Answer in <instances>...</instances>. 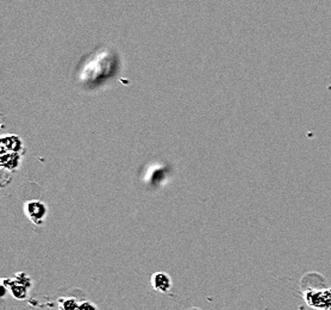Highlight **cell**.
<instances>
[{
    "label": "cell",
    "mask_w": 331,
    "mask_h": 310,
    "mask_svg": "<svg viewBox=\"0 0 331 310\" xmlns=\"http://www.w3.org/2000/svg\"><path fill=\"white\" fill-rule=\"evenodd\" d=\"M304 298L309 307L318 310H331V287L321 290H306Z\"/></svg>",
    "instance_id": "6da1fadb"
},
{
    "label": "cell",
    "mask_w": 331,
    "mask_h": 310,
    "mask_svg": "<svg viewBox=\"0 0 331 310\" xmlns=\"http://www.w3.org/2000/svg\"><path fill=\"white\" fill-rule=\"evenodd\" d=\"M59 306H60V310H79L80 303H79L75 298L69 297V298H61V300H59Z\"/></svg>",
    "instance_id": "5b68a950"
},
{
    "label": "cell",
    "mask_w": 331,
    "mask_h": 310,
    "mask_svg": "<svg viewBox=\"0 0 331 310\" xmlns=\"http://www.w3.org/2000/svg\"><path fill=\"white\" fill-rule=\"evenodd\" d=\"M79 310H97V307H95L92 302L85 301L83 303H80Z\"/></svg>",
    "instance_id": "52a82bcc"
},
{
    "label": "cell",
    "mask_w": 331,
    "mask_h": 310,
    "mask_svg": "<svg viewBox=\"0 0 331 310\" xmlns=\"http://www.w3.org/2000/svg\"><path fill=\"white\" fill-rule=\"evenodd\" d=\"M24 211H25L26 217L36 226H42L48 215V208L41 201L26 202L24 205Z\"/></svg>",
    "instance_id": "7a4b0ae2"
},
{
    "label": "cell",
    "mask_w": 331,
    "mask_h": 310,
    "mask_svg": "<svg viewBox=\"0 0 331 310\" xmlns=\"http://www.w3.org/2000/svg\"><path fill=\"white\" fill-rule=\"evenodd\" d=\"M15 279L18 282V283L25 285V286L29 287V289L31 287V278H30V277L26 273L19 272V273L16 274Z\"/></svg>",
    "instance_id": "8992f818"
},
{
    "label": "cell",
    "mask_w": 331,
    "mask_h": 310,
    "mask_svg": "<svg viewBox=\"0 0 331 310\" xmlns=\"http://www.w3.org/2000/svg\"><path fill=\"white\" fill-rule=\"evenodd\" d=\"M9 290L12 293V296L17 300H24V298L28 297V291L29 287H26L25 285L18 283L16 279H10L9 283Z\"/></svg>",
    "instance_id": "277c9868"
},
{
    "label": "cell",
    "mask_w": 331,
    "mask_h": 310,
    "mask_svg": "<svg viewBox=\"0 0 331 310\" xmlns=\"http://www.w3.org/2000/svg\"><path fill=\"white\" fill-rule=\"evenodd\" d=\"M172 285L171 277L165 272H156L152 276V287L155 291L166 293L171 290Z\"/></svg>",
    "instance_id": "3957f363"
}]
</instances>
